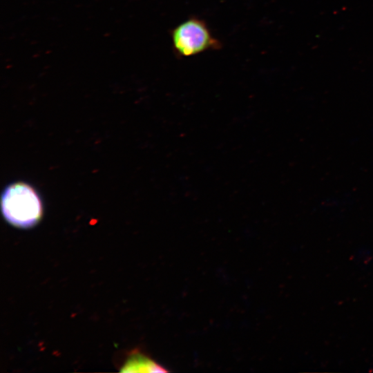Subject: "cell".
<instances>
[{
	"label": "cell",
	"mask_w": 373,
	"mask_h": 373,
	"mask_svg": "<svg viewBox=\"0 0 373 373\" xmlns=\"http://www.w3.org/2000/svg\"><path fill=\"white\" fill-rule=\"evenodd\" d=\"M1 211L11 224L28 228L40 220L42 204L32 187L23 182H17L8 186L3 192Z\"/></svg>",
	"instance_id": "cell-1"
},
{
	"label": "cell",
	"mask_w": 373,
	"mask_h": 373,
	"mask_svg": "<svg viewBox=\"0 0 373 373\" xmlns=\"http://www.w3.org/2000/svg\"><path fill=\"white\" fill-rule=\"evenodd\" d=\"M121 372H160L166 370L139 350H133L127 358Z\"/></svg>",
	"instance_id": "cell-3"
},
{
	"label": "cell",
	"mask_w": 373,
	"mask_h": 373,
	"mask_svg": "<svg viewBox=\"0 0 373 373\" xmlns=\"http://www.w3.org/2000/svg\"><path fill=\"white\" fill-rule=\"evenodd\" d=\"M172 46L178 56L189 57L221 47L202 19L192 17L176 26L171 31Z\"/></svg>",
	"instance_id": "cell-2"
}]
</instances>
